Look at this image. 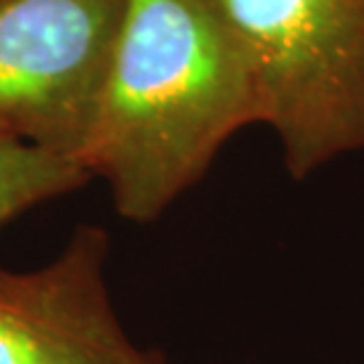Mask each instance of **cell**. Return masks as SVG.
Instances as JSON below:
<instances>
[{"instance_id":"obj_2","label":"cell","mask_w":364,"mask_h":364,"mask_svg":"<svg viewBox=\"0 0 364 364\" xmlns=\"http://www.w3.org/2000/svg\"><path fill=\"white\" fill-rule=\"evenodd\" d=\"M242 38L260 123L296 180L364 151V0H210Z\"/></svg>"},{"instance_id":"obj_1","label":"cell","mask_w":364,"mask_h":364,"mask_svg":"<svg viewBox=\"0 0 364 364\" xmlns=\"http://www.w3.org/2000/svg\"><path fill=\"white\" fill-rule=\"evenodd\" d=\"M253 123V64L210 0H126L76 161L109 187L121 218L154 223Z\"/></svg>"},{"instance_id":"obj_5","label":"cell","mask_w":364,"mask_h":364,"mask_svg":"<svg viewBox=\"0 0 364 364\" xmlns=\"http://www.w3.org/2000/svg\"><path fill=\"white\" fill-rule=\"evenodd\" d=\"M90 176L74 159L21 142H0V228L26 210L81 189Z\"/></svg>"},{"instance_id":"obj_4","label":"cell","mask_w":364,"mask_h":364,"mask_svg":"<svg viewBox=\"0 0 364 364\" xmlns=\"http://www.w3.org/2000/svg\"><path fill=\"white\" fill-rule=\"evenodd\" d=\"M109 237L78 225L46 265L0 263V364H168L137 346L107 284Z\"/></svg>"},{"instance_id":"obj_3","label":"cell","mask_w":364,"mask_h":364,"mask_svg":"<svg viewBox=\"0 0 364 364\" xmlns=\"http://www.w3.org/2000/svg\"><path fill=\"white\" fill-rule=\"evenodd\" d=\"M123 12L126 0H0V142L76 161Z\"/></svg>"}]
</instances>
